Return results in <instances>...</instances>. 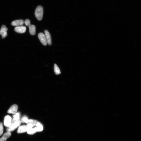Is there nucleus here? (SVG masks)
<instances>
[{
	"instance_id": "5",
	"label": "nucleus",
	"mask_w": 141,
	"mask_h": 141,
	"mask_svg": "<svg viewBox=\"0 0 141 141\" xmlns=\"http://www.w3.org/2000/svg\"><path fill=\"white\" fill-rule=\"evenodd\" d=\"M38 37L40 42L43 45L46 46L47 44L46 37L44 34L42 33L38 34Z\"/></svg>"
},
{
	"instance_id": "4",
	"label": "nucleus",
	"mask_w": 141,
	"mask_h": 141,
	"mask_svg": "<svg viewBox=\"0 0 141 141\" xmlns=\"http://www.w3.org/2000/svg\"><path fill=\"white\" fill-rule=\"evenodd\" d=\"M8 29L6 26L3 25L2 26L0 30V35H2V38L4 39L8 35L7 32Z\"/></svg>"
},
{
	"instance_id": "6",
	"label": "nucleus",
	"mask_w": 141,
	"mask_h": 141,
	"mask_svg": "<svg viewBox=\"0 0 141 141\" xmlns=\"http://www.w3.org/2000/svg\"><path fill=\"white\" fill-rule=\"evenodd\" d=\"M18 106L16 104L12 105L8 111V113L10 114H15L18 109Z\"/></svg>"
},
{
	"instance_id": "3",
	"label": "nucleus",
	"mask_w": 141,
	"mask_h": 141,
	"mask_svg": "<svg viewBox=\"0 0 141 141\" xmlns=\"http://www.w3.org/2000/svg\"><path fill=\"white\" fill-rule=\"evenodd\" d=\"M25 24L29 28V32L30 34L32 35H35L36 33V28L35 26L33 25H31L30 20L29 19H26L25 21Z\"/></svg>"
},
{
	"instance_id": "8",
	"label": "nucleus",
	"mask_w": 141,
	"mask_h": 141,
	"mask_svg": "<svg viewBox=\"0 0 141 141\" xmlns=\"http://www.w3.org/2000/svg\"><path fill=\"white\" fill-rule=\"evenodd\" d=\"M25 23V21L23 20H18L14 21L11 23L13 26H18L23 25Z\"/></svg>"
},
{
	"instance_id": "7",
	"label": "nucleus",
	"mask_w": 141,
	"mask_h": 141,
	"mask_svg": "<svg viewBox=\"0 0 141 141\" xmlns=\"http://www.w3.org/2000/svg\"><path fill=\"white\" fill-rule=\"evenodd\" d=\"M26 27L24 26H16L15 29V32L19 33H25L26 31Z\"/></svg>"
},
{
	"instance_id": "1",
	"label": "nucleus",
	"mask_w": 141,
	"mask_h": 141,
	"mask_svg": "<svg viewBox=\"0 0 141 141\" xmlns=\"http://www.w3.org/2000/svg\"><path fill=\"white\" fill-rule=\"evenodd\" d=\"M21 123V119L18 121H16L13 119L12 120L11 124L7 129V131L10 132L13 131L20 125Z\"/></svg>"
},
{
	"instance_id": "14",
	"label": "nucleus",
	"mask_w": 141,
	"mask_h": 141,
	"mask_svg": "<svg viewBox=\"0 0 141 141\" xmlns=\"http://www.w3.org/2000/svg\"><path fill=\"white\" fill-rule=\"evenodd\" d=\"M54 72L56 75H59L61 74V71L59 68L56 64H55L54 66Z\"/></svg>"
},
{
	"instance_id": "15",
	"label": "nucleus",
	"mask_w": 141,
	"mask_h": 141,
	"mask_svg": "<svg viewBox=\"0 0 141 141\" xmlns=\"http://www.w3.org/2000/svg\"><path fill=\"white\" fill-rule=\"evenodd\" d=\"M39 122L36 121V120L33 119H29L28 122L27 124H32L34 126H36L37 124Z\"/></svg>"
},
{
	"instance_id": "9",
	"label": "nucleus",
	"mask_w": 141,
	"mask_h": 141,
	"mask_svg": "<svg viewBox=\"0 0 141 141\" xmlns=\"http://www.w3.org/2000/svg\"><path fill=\"white\" fill-rule=\"evenodd\" d=\"M45 35L47 44L51 46L52 44L50 34L48 31L47 30H45Z\"/></svg>"
},
{
	"instance_id": "12",
	"label": "nucleus",
	"mask_w": 141,
	"mask_h": 141,
	"mask_svg": "<svg viewBox=\"0 0 141 141\" xmlns=\"http://www.w3.org/2000/svg\"><path fill=\"white\" fill-rule=\"evenodd\" d=\"M11 133L10 132H8L5 133L1 138L0 139V141H6L11 136Z\"/></svg>"
},
{
	"instance_id": "11",
	"label": "nucleus",
	"mask_w": 141,
	"mask_h": 141,
	"mask_svg": "<svg viewBox=\"0 0 141 141\" xmlns=\"http://www.w3.org/2000/svg\"><path fill=\"white\" fill-rule=\"evenodd\" d=\"M27 125H24L19 126L17 132L18 133H25L27 132Z\"/></svg>"
},
{
	"instance_id": "16",
	"label": "nucleus",
	"mask_w": 141,
	"mask_h": 141,
	"mask_svg": "<svg viewBox=\"0 0 141 141\" xmlns=\"http://www.w3.org/2000/svg\"><path fill=\"white\" fill-rule=\"evenodd\" d=\"M20 114L19 112L17 113L14 115L13 116V119L16 120V121H18L20 118Z\"/></svg>"
},
{
	"instance_id": "17",
	"label": "nucleus",
	"mask_w": 141,
	"mask_h": 141,
	"mask_svg": "<svg viewBox=\"0 0 141 141\" xmlns=\"http://www.w3.org/2000/svg\"><path fill=\"white\" fill-rule=\"evenodd\" d=\"M27 132V133H28L30 135H33L34 134H35L37 132L35 129L34 128L30 130Z\"/></svg>"
},
{
	"instance_id": "10",
	"label": "nucleus",
	"mask_w": 141,
	"mask_h": 141,
	"mask_svg": "<svg viewBox=\"0 0 141 141\" xmlns=\"http://www.w3.org/2000/svg\"><path fill=\"white\" fill-rule=\"evenodd\" d=\"M12 121V118L11 116H6L4 119V124L5 126L8 127L11 124Z\"/></svg>"
},
{
	"instance_id": "13",
	"label": "nucleus",
	"mask_w": 141,
	"mask_h": 141,
	"mask_svg": "<svg viewBox=\"0 0 141 141\" xmlns=\"http://www.w3.org/2000/svg\"><path fill=\"white\" fill-rule=\"evenodd\" d=\"M36 128L37 132H42L43 129V125L39 122L37 124Z\"/></svg>"
},
{
	"instance_id": "2",
	"label": "nucleus",
	"mask_w": 141,
	"mask_h": 141,
	"mask_svg": "<svg viewBox=\"0 0 141 141\" xmlns=\"http://www.w3.org/2000/svg\"><path fill=\"white\" fill-rule=\"evenodd\" d=\"M43 14V7L41 6H38L35 12V15L38 20L41 21L42 19Z\"/></svg>"
},
{
	"instance_id": "18",
	"label": "nucleus",
	"mask_w": 141,
	"mask_h": 141,
	"mask_svg": "<svg viewBox=\"0 0 141 141\" xmlns=\"http://www.w3.org/2000/svg\"><path fill=\"white\" fill-rule=\"evenodd\" d=\"M29 119L26 116H24L21 119L22 122L25 123L27 124L28 121Z\"/></svg>"
},
{
	"instance_id": "19",
	"label": "nucleus",
	"mask_w": 141,
	"mask_h": 141,
	"mask_svg": "<svg viewBox=\"0 0 141 141\" xmlns=\"http://www.w3.org/2000/svg\"><path fill=\"white\" fill-rule=\"evenodd\" d=\"M3 131V124L2 123H0V136L2 134Z\"/></svg>"
}]
</instances>
